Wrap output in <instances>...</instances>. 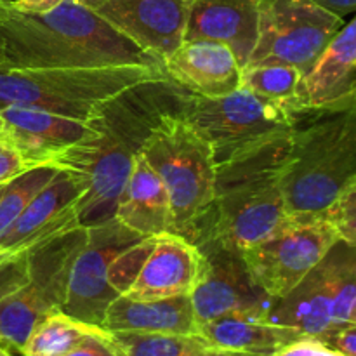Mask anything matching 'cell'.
<instances>
[{
	"label": "cell",
	"mask_w": 356,
	"mask_h": 356,
	"mask_svg": "<svg viewBox=\"0 0 356 356\" xmlns=\"http://www.w3.org/2000/svg\"><path fill=\"white\" fill-rule=\"evenodd\" d=\"M186 356H243V355L228 353V351L218 350V348H212L211 344L204 343V344H200V346L195 348V350H191Z\"/></svg>",
	"instance_id": "obj_37"
},
{
	"label": "cell",
	"mask_w": 356,
	"mask_h": 356,
	"mask_svg": "<svg viewBox=\"0 0 356 356\" xmlns=\"http://www.w3.org/2000/svg\"><path fill=\"white\" fill-rule=\"evenodd\" d=\"M261 0H191L184 40L228 45L245 66L259 37Z\"/></svg>",
	"instance_id": "obj_18"
},
{
	"label": "cell",
	"mask_w": 356,
	"mask_h": 356,
	"mask_svg": "<svg viewBox=\"0 0 356 356\" xmlns=\"http://www.w3.org/2000/svg\"><path fill=\"white\" fill-rule=\"evenodd\" d=\"M108 332H153L198 336L190 294L165 299H131L118 296L104 313Z\"/></svg>",
	"instance_id": "obj_21"
},
{
	"label": "cell",
	"mask_w": 356,
	"mask_h": 356,
	"mask_svg": "<svg viewBox=\"0 0 356 356\" xmlns=\"http://www.w3.org/2000/svg\"><path fill=\"white\" fill-rule=\"evenodd\" d=\"M90 132L89 120H76L38 108H0V143L19 153L31 165L52 163L56 156Z\"/></svg>",
	"instance_id": "obj_15"
},
{
	"label": "cell",
	"mask_w": 356,
	"mask_h": 356,
	"mask_svg": "<svg viewBox=\"0 0 356 356\" xmlns=\"http://www.w3.org/2000/svg\"><path fill=\"white\" fill-rule=\"evenodd\" d=\"M162 72L183 92L219 97L242 86V66L228 45L214 40H184L162 61Z\"/></svg>",
	"instance_id": "obj_16"
},
{
	"label": "cell",
	"mask_w": 356,
	"mask_h": 356,
	"mask_svg": "<svg viewBox=\"0 0 356 356\" xmlns=\"http://www.w3.org/2000/svg\"><path fill=\"white\" fill-rule=\"evenodd\" d=\"M315 6L322 7L327 13L334 14L341 21H348L355 16L356 0H312Z\"/></svg>",
	"instance_id": "obj_35"
},
{
	"label": "cell",
	"mask_w": 356,
	"mask_h": 356,
	"mask_svg": "<svg viewBox=\"0 0 356 356\" xmlns=\"http://www.w3.org/2000/svg\"><path fill=\"white\" fill-rule=\"evenodd\" d=\"M87 183L79 174L61 169L0 235V250L24 252L80 226V202Z\"/></svg>",
	"instance_id": "obj_13"
},
{
	"label": "cell",
	"mask_w": 356,
	"mask_h": 356,
	"mask_svg": "<svg viewBox=\"0 0 356 356\" xmlns=\"http://www.w3.org/2000/svg\"><path fill=\"white\" fill-rule=\"evenodd\" d=\"M0 68H2V58H0Z\"/></svg>",
	"instance_id": "obj_41"
},
{
	"label": "cell",
	"mask_w": 356,
	"mask_h": 356,
	"mask_svg": "<svg viewBox=\"0 0 356 356\" xmlns=\"http://www.w3.org/2000/svg\"><path fill=\"white\" fill-rule=\"evenodd\" d=\"M3 186H6V184H0V195H2V191H3Z\"/></svg>",
	"instance_id": "obj_40"
},
{
	"label": "cell",
	"mask_w": 356,
	"mask_h": 356,
	"mask_svg": "<svg viewBox=\"0 0 356 356\" xmlns=\"http://www.w3.org/2000/svg\"><path fill=\"white\" fill-rule=\"evenodd\" d=\"M124 356H186L204 344L200 336L153 332H110Z\"/></svg>",
	"instance_id": "obj_28"
},
{
	"label": "cell",
	"mask_w": 356,
	"mask_h": 356,
	"mask_svg": "<svg viewBox=\"0 0 356 356\" xmlns=\"http://www.w3.org/2000/svg\"><path fill=\"white\" fill-rule=\"evenodd\" d=\"M104 332L103 327L79 322L66 313L56 312L42 320L24 343L23 356H61L92 334Z\"/></svg>",
	"instance_id": "obj_25"
},
{
	"label": "cell",
	"mask_w": 356,
	"mask_h": 356,
	"mask_svg": "<svg viewBox=\"0 0 356 356\" xmlns=\"http://www.w3.org/2000/svg\"><path fill=\"white\" fill-rule=\"evenodd\" d=\"M0 3H2V0H0Z\"/></svg>",
	"instance_id": "obj_42"
},
{
	"label": "cell",
	"mask_w": 356,
	"mask_h": 356,
	"mask_svg": "<svg viewBox=\"0 0 356 356\" xmlns=\"http://www.w3.org/2000/svg\"><path fill=\"white\" fill-rule=\"evenodd\" d=\"M266 320L298 330L302 336L316 341H323L334 330L344 327L334 320L332 294L323 261H320L284 298L275 299L268 309Z\"/></svg>",
	"instance_id": "obj_20"
},
{
	"label": "cell",
	"mask_w": 356,
	"mask_h": 356,
	"mask_svg": "<svg viewBox=\"0 0 356 356\" xmlns=\"http://www.w3.org/2000/svg\"><path fill=\"white\" fill-rule=\"evenodd\" d=\"M344 23L312 0H261L259 37L247 65L285 63L305 73Z\"/></svg>",
	"instance_id": "obj_11"
},
{
	"label": "cell",
	"mask_w": 356,
	"mask_h": 356,
	"mask_svg": "<svg viewBox=\"0 0 356 356\" xmlns=\"http://www.w3.org/2000/svg\"><path fill=\"white\" fill-rule=\"evenodd\" d=\"M318 214L332 226L339 240L356 245V181H351Z\"/></svg>",
	"instance_id": "obj_29"
},
{
	"label": "cell",
	"mask_w": 356,
	"mask_h": 356,
	"mask_svg": "<svg viewBox=\"0 0 356 356\" xmlns=\"http://www.w3.org/2000/svg\"><path fill=\"white\" fill-rule=\"evenodd\" d=\"M141 155L169 195V233L193 242L214 202L216 163L211 146L181 117L177 104L156 122Z\"/></svg>",
	"instance_id": "obj_6"
},
{
	"label": "cell",
	"mask_w": 356,
	"mask_h": 356,
	"mask_svg": "<svg viewBox=\"0 0 356 356\" xmlns=\"http://www.w3.org/2000/svg\"><path fill=\"white\" fill-rule=\"evenodd\" d=\"M289 136L291 129L216 169L214 202L191 243L214 240L242 252L282 225L289 216L280 188Z\"/></svg>",
	"instance_id": "obj_4"
},
{
	"label": "cell",
	"mask_w": 356,
	"mask_h": 356,
	"mask_svg": "<svg viewBox=\"0 0 356 356\" xmlns=\"http://www.w3.org/2000/svg\"><path fill=\"white\" fill-rule=\"evenodd\" d=\"M302 72L285 63H256L242 68V86L263 99L294 104Z\"/></svg>",
	"instance_id": "obj_26"
},
{
	"label": "cell",
	"mask_w": 356,
	"mask_h": 356,
	"mask_svg": "<svg viewBox=\"0 0 356 356\" xmlns=\"http://www.w3.org/2000/svg\"><path fill=\"white\" fill-rule=\"evenodd\" d=\"M320 343L343 356H356V323L334 330Z\"/></svg>",
	"instance_id": "obj_33"
},
{
	"label": "cell",
	"mask_w": 356,
	"mask_h": 356,
	"mask_svg": "<svg viewBox=\"0 0 356 356\" xmlns=\"http://www.w3.org/2000/svg\"><path fill=\"white\" fill-rule=\"evenodd\" d=\"M115 219L141 236L169 232L170 204L162 179L139 153L118 197Z\"/></svg>",
	"instance_id": "obj_23"
},
{
	"label": "cell",
	"mask_w": 356,
	"mask_h": 356,
	"mask_svg": "<svg viewBox=\"0 0 356 356\" xmlns=\"http://www.w3.org/2000/svg\"><path fill=\"white\" fill-rule=\"evenodd\" d=\"M191 0H103L96 13L162 63L184 42Z\"/></svg>",
	"instance_id": "obj_14"
},
{
	"label": "cell",
	"mask_w": 356,
	"mask_h": 356,
	"mask_svg": "<svg viewBox=\"0 0 356 356\" xmlns=\"http://www.w3.org/2000/svg\"><path fill=\"white\" fill-rule=\"evenodd\" d=\"M155 236H141L111 219L87 229L70 273L63 313L103 327L108 306L124 294L152 250Z\"/></svg>",
	"instance_id": "obj_7"
},
{
	"label": "cell",
	"mask_w": 356,
	"mask_h": 356,
	"mask_svg": "<svg viewBox=\"0 0 356 356\" xmlns=\"http://www.w3.org/2000/svg\"><path fill=\"white\" fill-rule=\"evenodd\" d=\"M59 170L61 169L52 163H40L17 174L9 183H6L0 195V235Z\"/></svg>",
	"instance_id": "obj_27"
},
{
	"label": "cell",
	"mask_w": 356,
	"mask_h": 356,
	"mask_svg": "<svg viewBox=\"0 0 356 356\" xmlns=\"http://www.w3.org/2000/svg\"><path fill=\"white\" fill-rule=\"evenodd\" d=\"M0 356H13V353L9 351V348L2 343H0Z\"/></svg>",
	"instance_id": "obj_39"
},
{
	"label": "cell",
	"mask_w": 356,
	"mask_h": 356,
	"mask_svg": "<svg viewBox=\"0 0 356 356\" xmlns=\"http://www.w3.org/2000/svg\"><path fill=\"white\" fill-rule=\"evenodd\" d=\"M181 89L169 79L125 90L90 118L92 132L58 155L52 165L79 174L87 183L79 222L89 229L115 218L118 197L134 159L156 122L179 104Z\"/></svg>",
	"instance_id": "obj_1"
},
{
	"label": "cell",
	"mask_w": 356,
	"mask_h": 356,
	"mask_svg": "<svg viewBox=\"0 0 356 356\" xmlns=\"http://www.w3.org/2000/svg\"><path fill=\"white\" fill-rule=\"evenodd\" d=\"M86 240L87 229L76 226L28 250L26 282L0 299V343L21 353L35 327L61 312L73 261Z\"/></svg>",
	"instance_id": "obj_9"
},
{
	"label": "cell",
	"mask_w": 356,
	"mask_h": 356,
	"mask_svg": "<svg viewBox=\"0 0 356 356\" xmlns=\"http://www.w3.org/2000/svg\"><path fill=\"white\" fill-rule=\"evenodd\" d=\"M336 242L339 236L320 214L287 216L270 235L240 254L264 294L280 299L323 259Z\"/></svg>",
	"instance_id": "obj_10"
},
{
	"label": "cell",
	"mask_w": 356,
	"mask_h": 356,
	"mask_svg": "<svg viewBox=\"0 0 356 356\" xmlns=\"http://www.w3.org/2000/svg\"><path fill=\"white\" fill-rule=\"evenodd\" d=\"M351 181H356V94L318 108L292 104L280 172L287 214H318Z\"/></svg>",
	"instance_id": "obj_3"
},
{
	"label": "cell",
	"mask_w": 356,
	"mask_h": 356,
	"mask_svg": "<svg viewBox=\"0 0 356 356\" xmlns=\"http://www.w3.org/2000/svg\"><path fill=\"white\" fill-rule=\"evenodd\" d=\"M0 58L2 68L16 70L162 66L75 0H61L45 13L0 3Z\"/></svg>",
	"instance_id": "obj_2"
},
{
	"label": "cell",
	"mask_w": 356,
	"mask_h": 356,
	"mask_svg": "<svg viewBox=\"0 0 356 356\" xmlns=\"http://www.w3.org/2000/svg\"><path fill=\"white\" fill-rule=\"evenodd\" d=\"M356 19L350 17L299 80L294 106L318 108L356 94Z\"/></svg>",
	"instance_id": "obj_19"
},
{
	"label": "cell",
	"mask_w": 356,
	"mask_h": 356,
	"mask_svg": "<svg viewBox=\"0 0 356 356\" xmlns=\"http://www.w3.org/2000/svg\"><path fill=\"white\" fill-rule=\"evenodd\" d=\"M198 336L212 348L243 356H270L306 337L254 313H229L202 323L198 325Z\"/></svg>",
	"instance_id": "obj_22"
},
{
	"label": "cell",
	"mask_w": 356,
	"mask_h": 356,
	"mask_svg": "<svg viewBox=\"0 0 356 356\" xmlns=\"http://www.w3.org/2000/svg\"><path fill=\"white\" fill-rule=\"evenodd\" d=\"M28 250L24 252H3L0 250V299L9 296L26 282Z\"/></svg>",
	"instance_id": "obj_30"
},
{
	"label": "cell",
	"mask_w": 356,
	"mask_h": 356,
	"mask_svg": "<svg viewBox=\"0 0 356 356\" xmlns=\"http://www.w3.org/2000/svg\"><path fill=\"white\" fill-rule=\"evenodd\" d=\"M270 356H343V355L332 351L330 348H327L325 344L320 343V341L312 339V337H302V339L287 344V346L275 351V353Z\"/></svg>",
	"instance_id": "obj_32"
},
{
	"label": "cell",
	"mask_w": 356,
	"mask_h": 356,
	"mask_svg": "<svg viewBox=\"0 0 356 356\" xmlns=\"http://www.w3.org/2000/svg\"><path fill=\"white\" fill-rule=\"evenodd\" d=\"M322 261L332 294L334 320L339 325L356 323V245L339 240Z\"/></svg>",
	"instance_id": "obj_24"
},
{
	"label": "cell",
	"mask_w": 356,
	"mask_h": 356,
	"mask_svg": "<svg viewBox=\"0 0 356 356\" xmlns=\"http://www.w3.org/2000/svg\"><path fill=\"white\" fill-rule=\"evenodd\" d=\"M291 108L245 87L219 97L179 94L181 117L211 146L216 169L289 132Z\"/></svg>",
	"instance_id": "obj_8"
},
{
	"label": "cell",
	"mask_w": 356,
	"mask_h": 356,
	"mask_svg": "<svg viewBox=\"0 0 356 356\" xmlns=\"http://www.w3.org/2000/svg\"><path fill=\"white\" fill-rule=\"evenodd\" d=\"M61 356H124L118 350L117 344L111 339V334L108 330L101 334H92L86 339L80 341L75 348L66 351Z\"/></svg>",
	"instance_id": "obj_31"
},
{
	"label": "cell",
	"mask_w": 356,
	"mask_h": 356,
	"mask_svg": "<svg viewBox=\"0 0 356 356\" xmlns=\"http://www.w3.org/2000/svg\"><path fill=\"white\" fill-rule=\"evenodd\" d=\"M165 79L162 66L0 68V108L28 106L90 120L104 103L146 82Z\"/></svg>",
	"instance_id": "obj_5"
},
{
	"label": "cell",
	"mask_w": 356,
	"mask_h": 356,
	"mask_svg": "<svg viewBox=\"0 0 356 356\" xmlns=\"http://www.w3.org/2000/svg\"><path fill=\"white\" fill-rule=\"evenodd\" d=\"M202 263L190 299L198 325L229 313L266 316L275 299L254 282L238 250L214 240L197 243Z\"/></svg>",
	"instance_id": "obj_12"
},
{
	"label": "cell",
	"mask_w": 356,
	"mask_h": 356,
	"mask_svg": "<svg viewBox=\"0 0 356 356\" xmlns=\"http://www.w3.org/2000/svg\"><path fill=\"white\" fill-rule=\"evenodd\" d=\"M16 9L24 10V13H45L58 6L61 0H2Z\"/></svg>",
	"instance_id": "obj_36"
},
{
	"label": "cell",
	"mask_w": 356,
	"mask_h": 356,
	"mask_svg": "<svg viewBox=\"0 0 356 356\" xmlns=\"http://www.w3.org/2000/svg\"><path fill=\"white\" fill-rule=\"evenodd\" d=\"M200 263V250L195 243L176 233H160L136 278L122 296L146 301L190 294L197 284Z\"/></svg>",
	"instance_id": "obj_17"
},
{
	"label": "cell",
	"mask_w": 356,
	"mask_h": 356,
	"mask_svg": "<svg viewBox=\"0 0 356 356\" xmlns=\"http://www.w3.org/2000/svg\"><path fill=\"white\" fill-rule=\"evenodd\" d=\"M30 167L33 165L28 163L19 153L14 152V149L9 148V146L0 149V184L9 183L13 177H16L17 174L24 172V170L30 169Z\"/></svg>",
	"instance_id": "obj_34"
},
{
	"label": "cell",
	"mask_w": 356,
	"mask_h": 356,
	"mask_svg": "<svg viewBox=\"0 0 356 356\" xmlns=\"http://www.w3.org/2000/svg\"><path fill=\"white\" fill-rule=\"evenodd\" d=\"M75 2H80V3H83V6L92 7V9H96V7L99 6V3L103 2V0H75Z\"/></svg>",
	"instance_id": "obj_38"
}]
</instances>
